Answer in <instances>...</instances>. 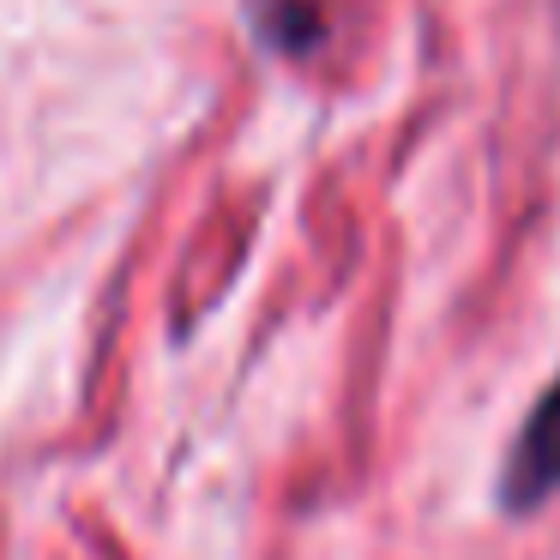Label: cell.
I'll return each mask as SVG.
<instances>
[{"label": "cell", "instance_id": "obj_1", "mask_svg": "<svg viewBox=\"0 0 560 560\" xmlns=\"http://www.w3.org/2000/svg\"><path fill=\"white\" fill-rule=\"evenodd\" d=\"M555 494H560V380L536 398V410L524 416L518 440H512L506 470H500V506L536 512Z\"/></svg>", "mask_w": 560, "mask_h": 560}, {"label": "cell", "instance_id": "obj_2", "mask_svg": "<svg viewBox=\"0 0 560 560\" xmlns=\"http://www.w3.org/2000/svg\"><path fill=\"white\" fill-rule=\"evenodd\" d=\"M247 7H254V25L266 37V49H278V55H314L319 37H326V25H319V13L307 0H247Z\"/></svg>", "mask_w": 560, "mask_h": 560}]
</instances>
